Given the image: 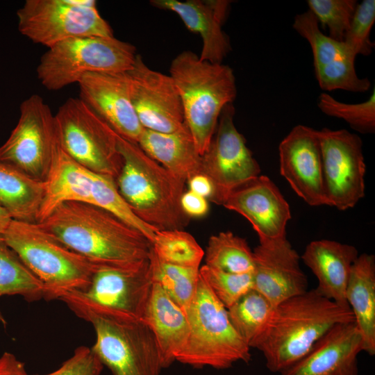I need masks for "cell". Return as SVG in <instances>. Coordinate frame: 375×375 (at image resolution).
I'll use <instances>...</instances> for the list:
<instances>
[{
  "instance_id": "83f0119b",
  "label": "cell",
  "mask_w": 375,
  "mask_h": 375,
  "mask_svg": "<svg viewBox=\"0 0 375 375\" xmlns=\"http://www.w3.org/2000/svg\"><path fill=\"white\" fill-rule=\"evenodd\" d=\"M44 191V182L0 162V207L13 220L37 222Z\"/></svg>"
},
{
  "instance_id": "52a82bcc",
  "label": "cell",
  "mask_w": 375,
  "mask_h": 375,
  "mask_svg": "<svg viewBox=\"0 0 375 375\" xmlns=\"http://www.w3.org/2000/svg\"><path fill=\"white\" fill-rule=\"evenodd\" d=\"M190 332L176 361L194 367L224 369L251 360V348L231 324L227 309L199 274L194 297L186 312Z\"/></svg>"
},
{
  "instance_id": "ee69618b",
  "label": "cell",
  "mask_w": 375,
  "mask_h": 375,
  "mask_svg": "<svg viewBox=\"0 0 375 375\" xmlns=\"http://www.w3.org/2000/svg\"><path fill=\"white\" fill-rule=\"evenodd\" d=\"M0 322L3 323V324H6V320H5L3 315L1 314V311H0Z\"/></svg>"
},
{
  "instance_id": "4316f807",
  "label": "cell",
  "mask_w": 375,
  "mask_h": 375,
  "mask_svg": "<svg viewBox=\"0 0 375 375\" xmlns=\"http://www.w3.org/2000/svg\"><path fill=\"white\" fill-rule=\"evenodd\" d=\"M346 300L362 340V351L375 355V257L359 255L349 275Z\"/></svg>"
},
{
  "instance_id": "f546056e",
  "label": "cell",
  "mask_w": 375,
  "mask_h": 375,
  "mask_svg": "<svg viewBox=\"0 0 375 375\" xmlns=\"http://www.w3.org/2000/svg\"><path fill=\"white\" fill-rule=\"evenodd\" d=\"M206 265L233 274L253 272V253L244 238L231 231L210 237L204 251Z\"/></svg>"
},
{
  "instance_id": "30bf717a",
  "label": "cell",
  "mask_w": 375,
  "mask_h": 375,
  "mask_svg": "<svg viewBox=\"0 0 375 375\" xmlns=\"http://www.w3.org/2000/svg\"><path fill=\"white\" fill-rule=\"evenodd\" d=\"M16 15L19 32L47 48L74 38L114 36L94 0H26Z\"/></svg>"
},
{
  "instance_id": "2e32d148",
  "label": "cell",
  "mask_w": 375,
  "mask_h": 375,
  "mask_svg": "<svg viewBox=\"0 0 375 375\" xmlns=\"http://www.w3.org/2000/svg\"><path fill=\"white\" fill-rule=\"evenodd\" d=\"M293 28L310 46L316 78L322 90L340 89L353 92L369 90V79L360 78L356 72L357 55L343 41L324 35L310 10L295 16Z\"/></svg>"
},
{
  "instance_id": "9c48e42d",
  "label": "cell",
  "mask_w": 375,
  "mask_h": 375,
  "mask_svg": "<svg viewBox=\"0 0 375 375\" xmlns=\"http://www.w3.org/2000/svg\"><path fill=\"white\" fill-rule=\"evenodd\" d=\"M54 117L61 148L92 172L115 181L122 166L119 134L79 97L68 99Z\"/></svg>"
},
{
  "instance_id": "d6a6232c",
  "label": "cell",
  "mask_w": 375,
  "mask_h": 375,
  "mask_svg": "<svg viewBox=\"0 0 375 375\" xmlns=\"http://www.w3.org/2000/svg\"><path fill=\"white\" fill-rule=\"evenodd\" d=\"M274 307L262 294L253 288L227 309L231 324L250 347L263 329Z\"/></svg>"
},
{
  "instance_id": "8fae6325",
  "label": "cell",
  "mask_w": 375,
  "mask_h": 375,
  "mask_svg": "<svg viewBox=\"0 0 375 375\" xmlns=\"http://www.w3.org/2000/svg\"><path fill=\"white\" fill-rule=\"evenodd\" d=\"M19 112L15 127L0 147V162L44 182L58 143L54 115L38 94L23 101Z\"/></svg>"
},
{
  "instance_id": "d590c367",
  "label": "cell",
  "mask_w": 375,
  "mask_h": 375,
  "mask_svg": "<svg viewBox=\"0 0 375 375\" xmlns=\"http://www.w3.org/2000/svg\"><path fill=\"white\" fill-rule=\"evenodd\" d=\"M199 274L226 309L253 288V272L233 274L204 265L199 268Z\"/></svg>"
},
{
  "instance_id": "4fadbf2b",
  "label": "cell",
  "mask_w": 375,
  "mask_h": 375,
  "mask_svg": "<svg viewBox=\"0 0 375 375\" xmlns=\"http://www.w3.org/2000/svg\"><path fill=\"white\" fill-rule=\"evenodd\" d=\"M234 114L233 103L223 108L210 146L202 156L201 174L214 188L210 201L219 205L231 190L260 173L259 164L235 126Z\"/></svg>"
},
{
  "instance_id": "d4e9b609",
  "label": "cell",
  "mask_w": 375,
  "mask_h": 375,
  "mask_svg": "<svg viewBox=\"0 0 375 375\" xmlns=\"http://www.w3.org/2000/svg\"><path fill=\"white\" fill-rule=\"evenodd\" d=\"M143 320L153 331L164 368L169 367L184 348L190 326L183 310L153 283Z\"/></svg>"
},
{
  "instance_id": "8d00e7d4",
  "label": "cell",
  "mask_w": 375,
  "mask_h": 375,
  "mask_svg": "<svg viewBox=\"0 0 375 375\" xmlns=\"http://www.w3.org/2000/svg\"><path fill=\"white\" fill-rule=\"evenodd\" d=\"M309 10L319 24L326 26L329 37L342 42L358 4L356 0H308Z\"/></svg>"
},
{
  "instance_id": "7a4b0ae2",
  "label": "cell",
  "mask_w": 375,
  "mask_h": 375,
  "mask_svg": "<svg viewBox=\"0 0 375 375\" xmlns=\"http://www.w3.org/2000/svg\"><path fill=\"white\" fill-rule=\"evenodd\" d=\"M349 322H354L349 307L342 306L312 289L274 307L250 348L262 353L271 372L281 373L302 358L331 328Z\"/></svg>"
},
{
  "instance_id": "4dcf8cb0",
  "label": "cell",
  "mask_w": 375,
  "mask_h": 375,
  "mask_svg": "<svg viewBox=\"0 0 375 375\" xmlns=\"http://www.w3.org/2000/svg\"><path fill=\"white\" fill-rule=\"evenodd\" d=\"M149 260L153 283L158 284L186 315L197 291L199 269L163 262L156 258L152 248Z\"/></svg>"
},
{
  "instance_id": "60d3db41",
  "label": "cell",
  "mask_w": 375,
  "mask_h": 375,
  "mask_svg": "<svg viewBox=\"0 0 375 375\" xmlns=\"http://www.w3.org/2000/svg\"><path fill=\"white\" fill-rule=\"evenodd\" d=\"M0 375H28L24 364L14 354L4 352L0 357Z\"/></svg>"
},
{
  "instance_id": "ac0fdd59",
  "label": "cell",
  "mask_w": 375,
  "mask_h": 375,
  "mask_svg": "<svg viewBox=\"0 0 375 375\" xmlns=\"http://www.w3.org/2000/svg\"><path fill=\"white\" fill-rule=\"evenodd\" d=\"M280 173L294 192L311 206L326 205L317 131L297 125L278 147Z\"/></svg>"
},
{
  "instance_id": "603a6c76",
  "label": "cell",
  "mask_w": 375,
  "mask_h": 375,
  "mask_svg": "<svg viewBox=\"0 0 375 375\" xmlns=\"http://www.w3.org/2000/svg\"><path fill=\"white\" fill-rule=\"evenodd\" d=\"M350 244L330 240L310 242L300 257L318 281L316 291L338 304L349 307L346 290L351 267L358 256Z\"/></svg>"
},
{
  "instance_id": "8992f818",
  "label": "cell",
  "mask_w": 375,
  "mask_h": 375,
  "mask_svg": "<svg viewBox=\"0 0 375 375\" xmlns=\"http://www.w3.org/2000/svg\"><path fill=\"white\" fill-rule=\"evenodd\" d=\"M3 236L10 247L42 282L44 299H58L83 291L95 264L74 252L37 222L12 220Z\"/></svg>"
},
{
  "instance_id": "7c38bea8",
  "label": "cell",
  "mask_w": 375,
  "mask_h": 375,
  "mask_svg": "<svg viewBox=\"0 0 375 375\" xmlns=\"http://www.w3.org/2000/svg\"><path fill=\"white\" fill-rule=\"evenodd\" d=\"M317 133L326 203L340 210L353 208L365 196L362 140L345 129L323 128Z\"/></svg>"
},
{
  "instance_id": "7402d4cb",
  "label": "cell",
  "mask_w": 375,
  "mask_h": 375,
  "mask_svg": "<svg viewBox=\"0 0 375 375\" xmlns=\"http://www.w3.org/2000/svg\"><path fill=\"white\" fill-rule=\"evenodd\" d=\"M155 7L177 14L190 31L199 34L202 49L199 56L202 60L222 63L231 51L222 24L228 12L229 1L220 0H152Z\"/></svg>"
},
{
  "instance_id": "f1b7e54d",
  "label": "cell",
  "mask_w": 375,
  "mask_h": 375,
  "mask_svg": "<svg viewBox=\"0 0 375 375\" xmlns=\"http://www.w3.org/2000/svg\"><path fill=\"white\" fill-rule=\"evenodd\" d=\"M42 282L0 234V297L20 295L28 301L44 298Z\"/></svg>"
},
{
  "instance_id": "1f68e13d",
  "label": "cell",
  "mask_w": 375,
  "mask_h": 375,
  "mask_svg": "<svg viewBox=\"0 0 375 375\" xmlns=\"http://www.w3.org/2000/svg\"><path fill=\"white\" fill-rule=\"evenodd\" d=\"M152 251L156 258L172 265L200 268L204 251L195 238L182 229L157 231Z\"/></svg>"
},
{
  "instance_id": "5b68a950",
  "label": "cell",
  "mask_w": 375,
  "mask_h": 375,
  "mask_svg": "<svg viewBox=\"0 0 375 375\" xmlns=\"http://www.w3.org/2000/svg\"><path fill=\"white\" fill-rule=\"evenodd\" d=\"M169 75L181 98L185 123L202 156L223 108L236 97L233 71L226 65L202 60L195 53L184 51L172 61Z\"/></svg>"
},
{
  "instance_id": "e575fe53",
  "label": "cell",
  "mask_w": 375,
  "mask_h": 375,
  "mask_svg": "<svg viewBox=\"0 0 375 375\" xmlns=\"http://www.w3.org/2000/svg\"><path fill=\"white\" fill-rule=\"evenodd\" d=\"M317 106L326 115L344 120L357 131L372 133L375 131L374 88L368 100L353 104L340 102L323 92L318 98Z\"/></svg>"
},
{
  "instance_id": "7bdbcfd3",
  "label": "cell",
  "mask_w": 375,
  "mask_h": 375,
  "mask_svg": "<svg viewBox=\"0 0 375 375\" xmlns=\"http://www.w3.org/2000/svg\"><path fill=\"white\" fill-rule=\"evenodd\" d=\"M12 220L9 214L0 207V234L5 233Z\"/></svg>"
},
{
  "instance_id": "5bb4252c",
  "label": "cell",
  "mask_w": 375,
  "mask_h": 375,
  "mask_svg": "<svg viewBox=\"0 0 375 375\" xmlns=\"http://www.w3.org/2000/svg\"><path fill=\"white\" fill-rule=\"evenodd\" d=\"M153 284L149 258L128 266L95 265L88 287L76 292L99 308L143 320Z\"/></svg>"
},
{
  "instance_id": "9a60e30c",
  "label": "cell",
  "mask_w": 375,
  "mask_h": 375,
  "mask_svg": "<svg viewBox=\"0 0 375 375\" xmlns=\"http://www.w3.org/2000/svg\"><path fill=\"white\" fill-rule=\"evenodd\" d=\"M126 73L132 104L143 128L173 133L185 126L181 98L169 74L149 68L140 54Z\"/></svg>"
},
{
  "instance_id": "cb8c5ba5",
  "label": "cell",
  "mask_w": 375,
  "mask_h": 375,
  "mask_svg": "<svg viewBox=\"0 0 375 375\" xmlns=\"http://www.w3.org/2000/svg\"><path fill=\"white\" fill-rule=\"evenodd\" d=\"M94 173L56 147L47 177L37 223L44 220L60 205L72 201L92 203Z\"/></svg>"
},
{
  "instance_id": "ba28073f",
  "label": "cell",
  "mask_w": 375,
  "mask_h": 375,
  "mask_svg": "<svg viewBox=\"0 0 375 375\" xmlns=\"http://www.w3.org/2000/svg\"><path fill=\"white\" fill-rule=\"evenodd\" d=\"M137 54L135 46L115 36L70 38L47 48L37 77L46 89L56 91L78 83L88 74L126 72Z\"/></svg>"
},
{
  "instance_id": "ab89813d",
  "label": "cell",
  "mask_w": 375,
  "mask_h": 375,
  "mask_svg": "<svg viewBox=\"0 0 375 375\" xmlns=\"http://www.w3.org/2000/svg\"><path fill=\"white\" fill-rule=\"evenodd\" d=\"M181 206L188 217H203L209 210L208 200L189 190L183 192Z\"/></svg>"
},
{
  "instance_id": "f35d334b",
  "label": "cell",
  "mask_w": 375,
  "mask_h": 375,
  "mask_svg": "<svg viewBox=\"0 0 375 375\" xmlns=\"http://www.w3.org/2000/svg\"><path fill=\"white\" fill-rule=\"evenodd\" d=\"M103 367L92 348L82 346L58 369L44 375H100Z\"/></svg>"
},
{
  "instance_id": "ffe728a7",
  "label": "cell",
  "mask_w": 375,
  "mask_h": 375,
  "mask_svg": "<svg viewBox=\"0 0 375 375\" xmlns=\"http://www.w3.org/2000/svg\"><path fill=\"white\" fill-rule=\"evenodd\" d=\"M253 289L273 307L308 291L307 277L300 256L285 238L260 243L254 250Z\"/></svg>"
},
{
  "instance_id": "3957f363",
  "label": "cell",
  "mask_w": 375,
  "mask_h": 375,
  "mask_svg": "<svg viewBox=\"0 0 375 375\" xmlns=\"http://www.w3.org/2000/svg\"><path fill=\"white\" fill-rule=\"evenodd\" d=\"M58 300L93 326L92 349L112 375H160L165 369L154 334L144 320L99 308L76 291Z\"/></svg>"
},
{
  "instance_id": "277c9868",
  "label": "cell",
  "mask_w": 375,
  "mask_h": 375,
  "mask_svg": "<svg viewBox=\"0 0 375 375\" xmlns=\"http://www.w3.org/2000/svg\"><path fill=\"white\" fill-rule=\"evenodd\" d=\"M118 148L122 166L115 184L136 216L158 231L185 226L190 217L181 206L185 182L119 135Z\"/></svg>"
},
{
  "instance_id": "e0dca14e",
  "label": "cell",
  "mask_w": 375,
  "mask_h": 375,
  "mask_svg": "<svg viewBox=\"0 0 375 375\" xmlns=\"http://www.w3.org/2000/svg\"><path fill=\"white\" fill-rule=\"evenodd\" d=\"M222 206L247 219L260 243L286 238V226L291 219L290 206L267 176L258 175L233 188Z\"/></svg>"
},
{
  "instance_id": "b9f144b4",
  "label": "cell",
  "mask_w": 375,
  "mask_h": 375,
  "mask_svg": "<svg viewBox=\"0 0 375 375\" xmlns=\"http://www.w3.org/2000/svg\"><path fill=\"white\" fill-rule=\"evenodd\" d=\"M189 190L207 199H211L214 192L213 185L210 179L203 174L191 177L188 181Z\"/></svg>"
},
{
  "instance_id": "6da1fadb",
  "label": "cell",
  "mask_w": 375,
  "mask_h": 375,
  "mask_svg": "<svg viewBox=\"0 0 375 375\" xmlns=\"http://www.w3.org/2000/svg\"><path fill=\"white\" fill-rule=\"evenodd\" d=\"M38 224L95 265H135L149 259L152 248L140 231L90 203H65Z\"/></svg>"
},
{
  "instance_id": "d6986e66",
  "label": "cell",
  "mask_w": 375,
  "mask_h": 375,
  "mask_svg": "<svg viewBox=\"0 0 375 375\" xmlns=\"http://www.w3.org/2000/svg\"><path fill=\"white\" fill-rule=\"evenodd\" d=\"M77 84L82 101L120 136L138 142L144 128L132 104L126 72L88 74Z\"/></svg>"
},
{
  "instance_id": "74e56055",
  "label": "cell",
  "mask_w": 375,
  "mask_h": 375,
  "mask_svg": "<svg viewBox=\"0 0 375 375\" xmlns=\"http://www.w3.org/2000/svg\"><path fill=\"white\" fill-rule=\"evenodd\" d=\"M375 21V1L364 0L358 3L343 42L356 54L369 56L374 43L369 34Z\"/></svg>"
},
{
  "instance_id": "836d02e7",
  "label": "cell",
  "mask_w": 375,
  "mask_h": 375,
  "mask_svg": "<svg viewBox=\"0 0 375 375\" xmlns=\"http://www.w3.org/2000/svg\"><path fill=\"white\" fill-rule=\"evenodd\" d=\"M92 204L110 212L140 231L152 243L158 230L141 220L117 190L115 179L94 173Z\"/></svg>"
},
{
  "instance_id": "484cf974",
  "label": "cell",
  "mask_w": 375,
  "mask_h": 375,
  "mask_svg": "<svg viewBox=\"0 0 375 375\" xmlns=\"http://www.w3.org/2000/svg\"><path fill=\"white\" fill-rule=\"evenodd\" d=\"M137 143L148 156L185 183L201 174L202 156L186 124L173 133L144 128Z\"/></svg>"
},
{
  "instance_id": "44dd1931",
  "label": "cell",
  "mask_w": 375,
  "mask_h": 375,
  "mask_svg": "<svg viewBox=\"0 0 375 375\" xmlns=\"http://www.w3.org/2000/svg\"><path fill=\"white\" fill-rule=\"evenodd\" d=\"M362 340L355 322L331 328L299 360L281 375H358Z\"/></svg>"
}]
</instances>
